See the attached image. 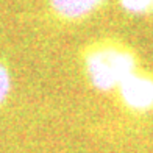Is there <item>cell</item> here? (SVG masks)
Segmentation results:
<instances>
[{"label":"cell","instance_id":"obj_4","mask_svg":"<svg viewBox=\"0 0 153 153\" xmlns=\"http://www.w3.org/2000/svg\"><path fill=\"white\" fill-rule=\"evenodd\" d=\"M13 91V69L8 56L0 55V116L10 102Z\"/></svg>","mask_w":153,"mask_h":153},{"label":"cell","instance_id":"obj_1","mask_svg":"<svg viewBox=\"0 0 153 153\" xmlns=\"http://www.w3.org/2000/svg\"><path fill=\"white\" fill-rule=\"evenodd\" d=\"M78 64L88 86L99 94H111L120 83L142 67L137 50L119 34H100L78 50Z\"/></svg>","mask_w":153,"mask_h":153},{"label":"cell","instance_id":"obj_6","mask_svg":"<svg viewBox=\"0 0 153 153\" xmlns=\"http://www.w3.org/2000/svg\"><path fill=\"white\" fill-rule=\"evenodd\" d=\"M152 13H153V0H152Z\"/></svg>","mask_w":153,"mask_h":153},{"label":"cell","instance_id":"obj_5","mask_svg":"<svg viewBox=\"0 0 153 153\" xmlns=\"http://www.w3.org/2000/svg\"><path fill=\"white\" fill-rule=\"evenodd\" d=\"M123 13L130 16H144L152 13V0H117Z\"/></svg>","mask_w":153,"mask_h":153},{"label":"cell","instance_id":"obj_3","mask_svg":"<svg viewBox=\"0 0 153 153\" xmlns=\"http://www.w3.org/2000/svg\"><path fill=\"white\" fill-rule=\"evenodd\" d=\"M109 0H44V19L53 28H71L95 16Z\"/></svg>","mask_w":153,"mask_h":153},{"label":"cell","instance_id":"obj_2","mask_svg":"<svg viewBox=\"0 0 153 153\" xmlns=\"http://www.w3.org/2000/svg\"><path fill=\"white\" fill-rule=\"evenodd\" d=\"M114 99L123 114L131 119H144L153 114V71L139 67L114 91Z\"/></svg>","mask_w":153,"mask_h":153}]
</instances>
